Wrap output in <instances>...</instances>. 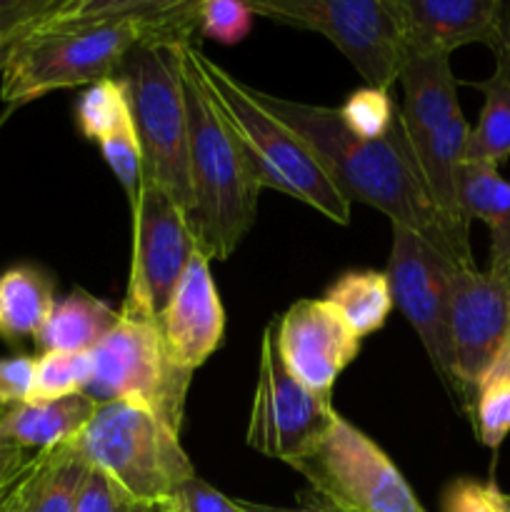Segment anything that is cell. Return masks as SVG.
Instances as JSON below:
<instances>
[{
    "instance_id": "obj_30",
    "label": "cell",
    "mask_w": 510,
    "mask_h": 512,
    "mask_svg": "<svg viewBox=\"0 0 510 512\" xmlns=\"http://www.w3.org/2000/svg\"><path fill=\"white\" fill-rule=\"evenodd\" d=\"M98 145L103 150V158L108 163V168L113 170L118 183L123 185L125 195H128V203L133 205L138 200L145 178L143 150H140V140L138 133H135L133 120L128 125H123L120 130H115V133H110L108 138L100 140Z\"/></svg>"
},
{
    "instance_id": "obj_36",
    "label": "cell",
    "mask_w": 510,
    "mask_h": 512,
    "mask_svg": "<svg viewBox=\"0 0 510 512\" xmlns=\"http://www.w3.org/2000/svg\"><path fill=\"white\" fill-rule=\"evenodd\" d=\"M445 512H493L485 498V485L475 480H455L445 493Z\"/></svg>"
},
{
    "instance_id": "obj_39",
    "label": "cell",
    "mask_w": 510,
    "mask_h": 512,
    "mask_svg": "<svg viewBox=\"0 0 510 512\" xmlns=\"http://www.w3.org/2000/svg\"><path fill=\"white\" fill-rule=\"evenodd\" d=\"M493 55L503 60L510 70V0H503V5H500L498 43L493 45Z\"/></svg>"
},
{
    "instance_id": "obj_31",
    "label": "cell",
    "mask_w": 510,
    "mask_h": 512,
    "mask_svg": "<svg viewBox=\"0 0 510 512\" xmlns=\"http://www.w3.org/2000/svg\"><path fill=\"white\" fill-rule=\"evenodd\" d=\"M200 33L223 45H235L250 33L253 10L238 0H200L198 3Z\"/></svg>"
},
{
    "instance_id": "obj_22",
    "label": "cell",
    "mask_w": 510,
    "mask_h": 512,
    "mask_svg": "<svg viewBox=\"0 0 510 512\" xmlns=\"http://www.w3.org/2000/svg\"><path fill=\"white\" fill-rule=\"evenodd\" d=\"M458 208L468 223L483 220L490 228L488 270H498L510 258V180L495 165L465 160L458 175Z\"/></svg>"
},
{
    "instance_id": "obj_37",
    "label": "cell",
    "mask_w": 510,
    "mask_h": 512,
    "mask_svg": "<svg viewBox=\"0 0 510 512\" xmlns=\"http://www.w3.org/2000/svg\"><path fill=\"white\" fill-rule=\"evenodd\" d=\"M28 458L30 455L25 453V450L0 440V498L8 493V488L13 485V480L18 478V473L23 470V465L28 463Z\"/></svg>"
},
{
    "instance_id": "obj_25",
    "label": "cell",
    "mask_w": 510,
    "mask_h": 512,
    "mask_svg": "<svg viewBox=\"0 0 510 512\" xmlns=\"http://www.w3.org/2000/svg\"><path fill=\"white\" fill-rule=\"evenodd\" d=\"M483 93L485 103L475 128H470L465 160L495 165L510 158V70L495 58V73L483 83H473Z\"/></svg>"
},
{
    "instance_id": "obj_41",
    "label": "cell",
    "mask_w": 510,
    "mask_h": 512,
    "mask_svg": "<svg viewBox=\"0 0 510 512\" xmlns=\"http://www.w3.org/2000/svg\"><path fill=\"white\" fill-rule=\"evenodd\" d=\"M130 512H180L175 498L168 500H155V503H133Z\"/></svg>"
},
{
    "instance_id": "obj_21",
    "label": "cell",
    "mask_w": 510,
    "mask_h": 512,
    "mask_svg": "<svg viewBox=\"0 0 510 512\" xmlns=\"http://www.w3.org/2000/svg\"><path fill=\"white\" fill-rule=\"evenodd\" d=\"M120 320L108 303L75 288L63 300H55L48 320L35 335L43 353H90Z\"/></svg>"
},
{
    "instance_id": "obj_44",
    "label": "cell",
    "mask_w": 510,
    "mask_h": 512,
    "mask_svg": "<svg viewBox=\"0 0 510 512\" xmlns=\"http://www.w3.org/2000/svg\"><path fill=\"white\" fill-rule=\"evenodd\" d=\"M5 413H8V408H5V405L3 403H0V418H3V415Z\"/></svg>"
},
{
    "instance_id": "obj_27",
    "label": "cell",
    "mask_w": 510,
    "mask_h": 512,
    "mask_svg": "<svg viewBox=\"0 0 510 512\" xmlns=\"http://www.w3.org/2000/svg\"><path fill=\"white\" fill-rule=\"evenodd\" d=\"M75 120H78L80 133L88 140L100 143L110 133L120 130L133 120L130 115V103L125 88L115 78H105L100 83L90 85L78 100L75 108Z\"/></svg>"
},
{
    "instance_id": "obj_19",
    "label": "cell",
    "mask_w": 510,
    "mask_h": 512,
    "mask_svg": "<svg viewBox=\"0 0 510 512\" xmlns=\"http://www.w3.org/2000/svg\"><path fill=\"white\" fill-rule=\"evenodd\" d=\"M470 125L465 115H455L448 123L440 125L435 133L425 135L418 143H410L418 165L420 180L428 190L430 200L450 223L455 233L468 238L470 223L458 208V175L465 163V145H468Z\"/></svg>"
},
{
    "instance_id": "obj_32",
    "label": "cell",
    "mask_w": 510,
    "mask_h": 512,
    "mask_svg": "<svg viewBox=\"0 0 510 512\" xmlns=\"http://www.w3.org/2000/svg\"><path fill=\"white\" fill-rule=\"evenodd\" d=\"M35 363H38V358L25 353L0 358V403L8 410L15 408V405L30 403L35 383Z\"/></svg>"
},
{
    "instance_id": "obj_15",
    "label": "cell",
    "mask_w": 510,
    "mask_h": 512,
    "mask_svg": "<svg viewBox=\"0 0 510 512\" xmlns=\"http://www.w3.org/2000/svg\"><path fill=\"white\" fill-rule=\"evenodd\" d=\"M165 355L175 368L195 373L223 343L225 310L210 273V258L195 250L158 320Z\"/></svg>"
},
{
    "instance_id": "obj_40",
    "label": "cell",
    "mask_w": 510,
    "mask_h": 512,
    "mask_svg": "<svg viewBox=\"0 0 510 512\" xmlns=\"http://www.w3.org/2000/svg\"><path fill=\"white\" fill-rule=\"evenodd\" d=\"M485 498H488V505L493 512H510V493L500 490L495 483L485 485Z\"/></svg>"
},
{
    "instance_id": "obj_28",
    "label": "cell",
    "mask_w": 510,
    "mask_h": 512,
    "mask_svg": "<svg viewBox=\"0 0 510 512\" xmlns=\"http://www.w3.org/2000/svg\"><path fill=\"white\" fill-rule=\"evenodd\" d=\"M90 375H93L90 353H43L35 363L30 403H50V400L85 393Z\"/></svg>"
},
{
    "instance_id": "obj_33",
    "label": "cell",
    "mask_w": 510,
    "mask_h": 512,
    "mask_svg": "<svg viewBox=\"0 0 510 512\" xmlns=\"http://www.w3.org/2000/svg\"><path fill=\"white\" fill-rule=\"evenodd\" d=\"M133 503L135 500H130L103 470L90 468L75 512H130Z\"/></svg>"
},
{
    "instance_id": "obj_18",
    "label": "cell",
    "mask_w": 510,
    "mask_h": 512,
    "mask_svg": "<svg viewBox=\"0 0 510 512\" xmlns=\"http://www.w3.org/2000/svg\"><path fill=\"white\" fill-rule=\"evenodd\" d=\"M88 470L73 443L40 450L0 498V512H75Z\"/></svg>"
},
{
    "instance_id": "obj_13",
    "label": "cell",
    "mask_w": 510,
    "mask_h": 512,
    "mask_svg": "<svg viewBox=\"0 0 510 512\" xmlns=\"http://www.w3.org/2000/svg\"><path fill=\"white\" fill-rule=\"evenodd\" d=\"M448 333L458 403L470 410L473 390L510 335V285L490 270H450Z\"/></svg>"
},
{
    "instance_id": "obj_12",
    "label": "cell",
    "mask_w": 510,
    "mask_h": 512,
    "mask_svg": "<svg viewBox=\"0 0 510 512\" xmlns=\"http://www.w3.org/2000/svg\"><path fill=\"white\" fill-rule=\"evenodd\" d=\"M453 268L455 265L420 235L403 225H393V248L385 270L393 305L418 333L440 383L458 400L448 333V293Z\"/></svg>"
},
{
    "instance_id": "obj_7",
    "label": "cell",
    "mask_w": 510,
    "mask_h": 512,
    "mask_svg": "<svg viewBox=\"0 0 510 512\" xmlns=\"http://www.w3.org/2000/svg\"><path fill=\"white\" fill-rule=\"evenodd\" d=\"M290 468L308 480L313 498L343 512H425L385 450L343 415Z\"/></svg>"
},
{
    "instance_id": "obj_16",
    "label": "cell",
    "mask_w": 510,
    "mask_h": 512,
    "mask_svg": "<svg viewBox=\"0 0 510 512\" xmlns=\"http://www.w3.org/2000/svg\"><path fill=\"white\" fill-rule=\"evenodd\" d=\"M403 50L450 55L455 48L498 43L503 0H390Z\"/></svg>"
},
{
    "instance_id": "obj_1",
    "label": "cell",
    "mask_w": 510,
    "mask_h": 512,
    "mask_svg": "<svg viewBox=\"0 0 510 512\" xmlns=\"http://www.w3.org/2000/svg\"><path fill=\"white\" fill-rule=\"evenodd\" d=\"M255 98L308 143L350 205L380 210L390 223L413 230L453 265H475L470 240L450 228L420 180L400 113L388 138L360 140L348 133L338 108L278 98L263 90H255Z\"/></svg>"
},
{
    "instance_id": "obj_2",
    "label": "cell",
    "mask_w": 510,
    "mask_h": 512,
    "mask_svg": "<svg viewBox=\"0 0 510 512\" xmlns=\"http://www.w3.org/2000/svg\"><path fill=\"white\" fill-rule=\"evenodd\" d=\"M188 55L198 73L200 85L220 118L225 120L243 150L245 165L255 183L280 190L303 200L305 205L323 213L338 225L350 223V203L333 185L330 175L313 155L303 138L278 115L270 113L250 85L220 68L195 43L188 45Z\"/></svg>"
},
{
    "instance_id": "obj_35",
    "label": "cell",
    "mask_w": 510,
    "mask_h": 512,
    "mask_svg": "<svg viewBox=\"0 0 510 512\" xmlns=\"http://www.w3.org/2000/svg\"><path fill=\"white\" fill-rule=\"evenodd\" d=\"M175 503L180 512H248L243 500H233L200 480L198 475L190 478L183 488L175 493Z\"/></svg>"
},
{
    "instance_id": "obj_8",
    "label": "cell",
    "mask_w": 510,
    "mask_h": 512,
    "mask_svg": "<svg viewBox=\"0 0 510 512\" xmlns=\"http://www.w3.org/2000/svg\"><path fill=\"white\" fill-rule=\"evenodd\" d=\"M93 375L85 395L95 403L140 405L180 433L190 375L175 368L155 323L120 315L115 328L90 350Z\"/></svg>"
},
{
    "instance_id": "obj_34",
    "label": "cell",
    "mask_w": 510,
    "mask_h": 512,
    "mask_svg": "<svg viewBox=\"0 0 510 512\" xmlns=\"http://www.w3.org/2000/svg\"><path fill=\"white\" fill-rule=\"evenodd\" d=\"M63 0H0V38H15L43 23Z\"/></svg>"
},
{
    "instance_id": "obj_10",
    "label": "cell",
    "mask_w": 510,
    "mask_h": 512,
    "mask_svg": "<svg viewBox=\"0 0 510 512\" xmlns=\"http://www.w3.org/2000/svg\"><path fill=\"white\" fill-rule=\"evenodd\" d=\"M133 210V260L120 315L158 325L195 255L185 210L153 183H143Z\"/></svg>"
},
{
    "instance_id": "obj_20",
    "label": "cell",
    "mask_w": 510,
    "mask_h": 512,
    "mask_svg": "<svg viewBox=\"0 0 510 512\" xmlns=\"http://www.w3.org/2000/svg\"><path fill=\"white\" fill-rule=\"evenodd\" d=\"M100 403L85 393L70 398L50 400V403H23L10 408L0 418V440L20 450H50L58 445L73 443Z\"/></svg>"
},
{
    "instance_id": "obj_14",
    "label": "cell",
    "mask_w": 510,
    "mask_h": 512,
    "mask_svg": "<svg viewBox=\"0 0 510 512\" xmlns=\"http://www.w3.org/2000/svg\"><path fill=\"white\" fill-rule=\"evenodd\" d=\"M275 345L288 373L328 400L335 380L360 353V340L323 298L295 300L275 323Z\"/></svg>"
},
{
    "instance_id": "obj_24",
    "label": "cell",
    "mask_w": 510,
    "mask_h": 512,
    "mask_svg": "<svg viewBox=\"0 0 510 512\" xmlns=\"http://www.w3.org/2000/svg\"><path fill=\"white\" fill-rule=\"evenodd\" d=\"M325 303L338 310L340 318L358 340L378 333L390 318L393 295L385 273L380 270H348L338 275L328 290Z\"/></svg>"
},
{
    "instance_id": "obj_3",
    "label": "cell",
    "mask_w": 510,
    "mask_h": 512,
    "mask_svg": "<svg viewBox=\"0 0 510 512\" xmlns=\"http://www.w3.org/2000/svg\"><path fill=\"white\" fill-rule=\"evenodd\" d=\"M188 45L180 48L193 193L185 218L198 250H203L210 260H228L258 218L260 185L245 165L233 130L205 95L188 55Z\"/></svg>"
},
{
    "instance_id": "obj_6",
    "label": "cell",
    "mask_w": 510,
    "mask_h": 512,
    "mask_svg": "<svg viewBox=\"0 0 510 512\" xmlns=\"http://www.w3.org/2000/svg\"><path fill=\"white\" fill-rule=\"evenodd\" d=\"M73 445L90 468L103 470L135 503L175 498L195 478L178 430L140 405L100 403Z\"/></svg>"
},
{
    "instance_id": "obj_23",
    "label": "cell",
    "mask_w": 510,
    "mask_h": 512,
    "mask_svg": "<svg viewBox=\"0 0 510 512\" xmlns=\"http://www.w3.org/2000/svg\"><path fill=\"white\" fill-rule=\"evenodd\" d=\"M55 305L53 278L38 265H13L0 273V338L10 345L35 338Z\"/></svg>"
},
{
    "instance_id": "obj_11",
    "label": "cell",
    "mask_w": 510,
    "mask_h": 512,
    "mask_svg": "<svg viewBox=\"0 0 510 512\" xmlns=\"http://www.w3.org/2000/svg\"><path fill=\"white\" fill-rule=\"evenodd\" d=\"M338 415L328 398L310 393L288 373L275 345V320H270L260 340L258 380L245 435L250 448L290 465L320 443Z\"/></svg>"
},
{
    "instance_id": "obj_43",
    "label": "cell",
    "mask_w": 510,
    "mask_h": 512,
    "mask_svg": "<svg viewBox=\"0 0 510 512\" xmlns=\"http://www.w3.org/2000/svg\"><path fill=\"white\" fill-rule=\"evenodd\" d=\"M490 273H493V275H495V278L505 280V283H508V285H510V258H508V260H505V263H503V265H500V268H498V270H490Z\"/></svg>"
},
{
    "instance_id": "obj_26",
    "label": "cell",
    "mask_w": 510,
    "mask_h": 512,
    "mask_svg": "<svg viewBox=\"0 0 510 512\" xmlns=\"http://www.w3.org/2000/svg\"><path fill=\"white\" fill-rule=\"evenodd\" d=\"M468 413L480 443L498 450L510 435V335L475 385Z\"/></svg>"
},
{
    "instance_id": "obj_42",
    "label": "cell",
    "mask_w": 510,
    "mask_h": 512,
    "mask_svg": "<svg viewBox=\"0 0 510 512\" xmlns=\"http://www.w3.org/2000/svg\"><path fill=\"white\" fill-rule=\"evenodd\" d=\"M23 38V35H15V38H0V70L5 68V63H8L10 58V50L15 48V43Z\"/></svg>"
},
{
    "instance_id": "obj_38",
    "label": "cell",
    "mask_w": 510,
    "mask_h": 512,
    "mask_svg": "<svg viewBox=\"0 0 510 512\" xmlns=\"http://www.w3.org/2000/svg\"><path fill=\"white\" fill-rule=\"evenodd\" d=\"M245 510L248 512H343L338 508H333V505H325L320 503L318 498H303V503L295 505V508H278V505H260V503H248V500H243Z\"/></svg>"
},
{
    "instance_id": "obj_9",
    "label": "cell",
    "mask_w": 510,
    "mask_h": 512,
    "mask_svg": "<svg viewBox=\"0 0 510 512\" xmlns=\"http://www.w3.org/2000/svg\"><path fill=\"white\" fill-rule=\"evenodd\" d=\"M253 15L328 38L368 88L398 83L403 33L390 0H253Z\"/></svg>"
},
{
    "instance_id": "obj_5",
    "label": "cell",
    "mask_w": 510,
    "mask_h": 512,
    "mask_svg": "<svg viewBox=\"0 0 510 512\" xmlns=\"http://www.w3.org/2000/svg\"><path fill=\"white\" fill-rule=\"evenodd\" d=\"M180 48L138 43L125 55L113 78L128 95L130 115L143 150V183H153L188 213L193 193Z\"/></svg>"
},
{
    "instance_id": "obj_17",
    "label": "cell",
    "mask_w": 510,
    "mask_h": 512,
    "mask_svg": "<svg viewBox=\"0 0 510 512\" xmlns=\"http://www.w3.org/2000/svg\"><path fill=\"white\" fill-rule=\"evenodd\" d=\"M398 83L403 85L400 120L410 143H418L450 118L463 113L450 55L403 50Z\"/></svg>"
},
{
    "instance_id": "obj_4",
    "label": "cell",
    "mask_w": 510,
    "mask_h": 512,
    "mask_svg": "<svg viewBox=\"0 0 510 512\" xmlns=\"http://www.w3.org/2000/svg\"><path fill=\"white\" fill-rule=\"evenodd\" d=\"M65 0L10 50L0 70V98L10 110L53 90L95 85L118 73L125 55L145 33L130 20H78L65 13Z\"/></svg>"
},
{
    "instance_id": "obj_29",
    "label": "cell",
    "mask_w": 510,
    "mask_h": 512,
    "mask_svg": "<svg viewBox=\"0 0 510 512\" xmlns=\"http://www.w3.org/2000/svg\"><path fill=\"white\" fill-rule=\"evenodd\" d=\"M338 113L350 135L360 140H383L388 138L400 108L390 100L388 90L365 85V88L348 95Z\"/></svg>"
}]
</instances>
